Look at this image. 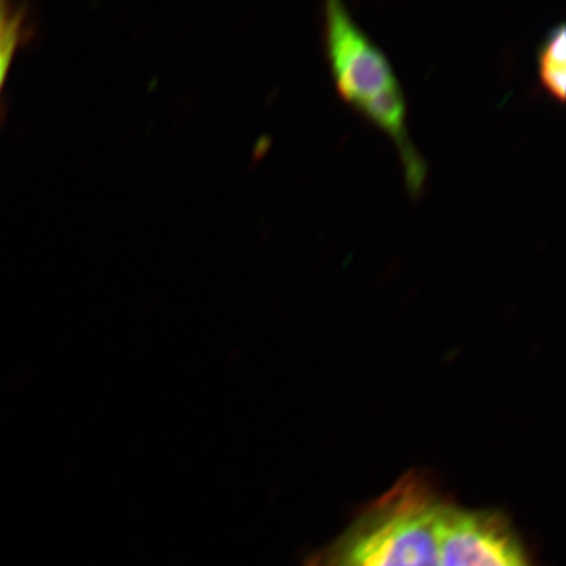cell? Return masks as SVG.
Segmentation results:
<instances>
[{
	"label": "cell",
	"instance_id": "obj_4",
	"mask_svg": "<svg viewBox=\"0 0 566 566\" xmlns=\"http://www.w3.org/2000/svg\"><path fill=\"white\" fill-rule=\"evenodd\" d=\"M538 73L543 88L558 103H564L566 88L565 25L551 29L538 50Z\"/></svg>",
	"mask_w": 566,
	"mask_h": 566
},
{
	"label": "cell",
	"instance_id": "obj_3",
	"mask_svg": "<svg viewBox=\"0 0 566 566\" xmlns=\"http://www.w3.org/2000/svg\"><path fill=\"white\" fill-rule=\"evenodd\" d=\"M441 566H538L512 521L490 509L446 501L439 521Z\"/></svg>",
	"mask_w": 566,
	"mask_h": 566
},
{
	"label": "cell",
	"instance_id": "obj_1",
	"mask_svg": "<svg viewBox=\"0 0 566 566\" xmlns=\"http://www.w3.org/2000/svg\"><path fill=\"white\" fill-rule=\"evenodd\" d=\"M444 504L427 475L408 472L304 566H441L439 521Z\"/></svg>",
	"mask_w": 566,
	"mask_h": 566
},
{
	"label": "cell",
	"instance_id": "obj_6",
	"mask_svg": "<svg viewBox=\"0 0 566 566\" xmlns=\"http://www.w3.org/2000/svg\"><path fill=\"white\" fill-rule=\"evenodd\" d=\"M17 9V3L3 2L0 0V24L13 13V10Z\"/></svg>",
	"mask_w": 566,
	"mask_h": 566
},
{
	"label": "cell",
	"instance_id": "obj_5",
	"mask_svg": "<svg viewBox=\"0 0 566 566\" xmlns=\"http://www.w3.org/2000/svg\"><path fill=\"white\" fill-rule=\"evenodd\" d=\"M31 17L24 6H17L13 13L0 24V102L9 82L14 61L22 48L32 39Z\"/></svg>",
	"mask_w": 566,
	"mask_h": 566
},
{
	"label": "cell",
	"instance_id": "obj_2",
	"mask_svg": "<svg viewBox=\"0 0 566 566\" xmlns=\"http://www.w3.org/2000/svg\"><path fill=\"white\" fill-rule=\"evenodd\" d=\"M324 50L338 95L359 114L403 91L392 63L363 31L344 2L324 3Z\"/></svg>",
	"mask_w": 566,
	"mask_h": 566
}]
</instances>
